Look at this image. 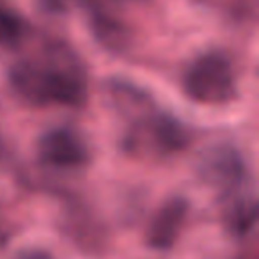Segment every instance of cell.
I'll list each match as a JSON object with an SVG mask.
<instances>
[{
    "instance_id": "52a82bcc",
    "label": "cell",
    "mask_w": 259,
    "mask_h": 259,
    "mask_svg": "<svg viewBox=\"0 0 259 259\" xmlns=\"http://www.w3.org/2000/svg\"><path fill=\"white\" fill-rule=\"evenodd\" d=\"M13 259H54L48 252L43 250H23L20 254H16Z\"/></svg>"
},
{
    "instance_id": "8992f818",
    "label": "cell",
    "mask_w": 259,
    "mask_h": 259,
    "mask_svg": "<svg viewBox=\"0 0 259 259\" xmlns=\"http://www.w3.org/2000/svg\"><path fill=\"white\" fill-rule=\"evenodd\" d=\"M23 23L16 13L0 8V45H13L22 37Z\"/></svg>"
},
{
    "instance_id": "6da1fadb",
    "label": "cell",
    "mask_w": 259,
    "mask_h": 259,
    "mask_svg": "<svg viewBox=\"0 0 259 259\" xmlns=\"http://www.w3.org/2000/svg\"><path fill=\"white\" fill-rule=\"evenodd\" d=\"M15 91L32 103L82 105L87 98V73L66 45L45 47L34 57L20 59L9 71Z\"/></svg>"
},
{
    "instance_id": "7a4b0ae2",
    "label": "cell",
    "mask_w": 259,
    "mask_h": 259,
    "mask_svg": "<svg viewBox=\"0 0 259 259\" xmlns=\"http://www.w3.org/2000/svg\"><path fill=\"white\" fill-rule=\"evenodd\" d=\"M188 98L204 105H222L236 93V75L229 57L222 52H206L190 62L183 76Z\"/></svg>"
},
{
    "instance_id": "5b68a950",
    "label": "cell",
    "mask_w": 259,
    "mask_h": 259,
    "mask_svg": "<svg viewBox=\"0 0 259 259\" xmlns=\"http://www.w3.org/2000/svg\"><path fill=\"white\" fill-rule=\"evenodd\" d=\"M187 213H188V204L185 199L181 197L169 199L158 209L155 219L149 224V229H148L149 247L158 248V250H165V248L172 247L174 241L178 240V236L183 231Z\"/></svg>"
},
{
    "instance_id": "3957f363",
    "label": "cell",
    "mask_w": 259,
    "mask_h": 259,
    "mask_svg": "<svg viewBox=\"0 0 259 259\" xmlns=\"http://www.w3.org/2000/svg\"><path fill=\"white\" fill-rule=\"evenodd\" d=\"M201 174L209 185L231 192L245 180V165L233 148L215 146L201 156Z\"/></svg>"
},
{
    "instance_id": "277c9868",
    "label": "cell",
    "mask_w": 259,
    "mask_h": 259,
    "mask_svg": "<svg viewBox=\"0 0 259 259\" xmlns=\"http://www.w3.org/2000/svg\"><path fill=\"white\" fill-rule=\"evenodd\" d=\"M39 155L55 167H78L87 162L89 151L83 141L71 130H50L39 141Z\"/></svg>"
}]
</instances>
